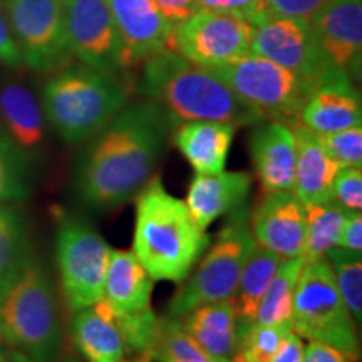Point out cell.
Masks as SVG:
<instances>
[{
  "label": "cell",
  "mask_w": 362,
  "mask_h": 362,
  "mask_svg": "<svg viewBox=\"0 0 362 362\" xmlns=\"http://www.w3.org/2000/svg\"><path fill=\"white\" fill-rule=\"evenodd\" d=\"M327 61L359 78L362 57V0H327L310 17Z\"/></svg>",
  "instance_id": "cell-16"
},
{
  "label": "cell",
  "mask_w": 362,
  "mask_h": 362,
  "mask_svg": "<svg viewBox=\"0 0 362 362\" xmlns=\"http://www.w3.org/2000/svg\"><path fill=\"white\" fill-rule=\"evenodd\" d=\"M62 4L72 57L110 74L126 72L123 42L106 0H66Z\"/></svg>",
  "instance_id": "cell-13"
},
{
  "label": "cell",
  "mask_w": 362,
  "mask_h": 362,
  "mask_svg": "<svg viewBox=\"0 0 362 362\" xmlns=\"http://www.w3.org/2000/svg\"><path fill=\"white\" fill-rule=\"evenodd\" d=\"M11 362H34V361H30L29 357L21 354V352H13V354L11 356Z\"/></svg>",
  "instance_id": "cell-44"
},
{
  "label": "cell",
  "mask_w": 362,
  "mask_h": 362,
  "mask_svg": "<svg viewBox=\"0 0 362 362\" xmlns=\"http://www.w3.org/2000/svg\"><path fill=\"white\" fill-rule=\"evenodd\" d=\"M291 332V322L248 325L240 330L237 351L232 357V362H267Z\"/></svg>",
  "instance_id": "cell-32"
},
{
  "label": "cell",
  "mask_w": 362,
  "mask_h": 362,
  "mask_svg": "<svg viewBox=\"0 0 362 362\" xmlns=\"http://www.w3.org/2000/svg\"><path fill=\"white\" fill-rule=\"evenodd\" d=\"M155 4L171 25L180 24L198 8L197 0H155Z\"/></svg>",
  "instance_id": "cell-42"
},
{
  "label": "cell",
  "mask_w": 362,
  "mask_h": 362,
  "mask_svg": "<svg viewBox=\"0 0 362 362\" xmlns=\"http://www.w3.org/2000/svg\"><path fill=\"white\" fill-rule=\"evenodd\" d=\"M327 0H264L267 19L287 17V19H310Z\"/></svg>",
  "instance_id": "cell-37"
},
{
  "label": "cell",
  "mask_w": 362,
  "mask_h": 362,
  "mask_svg": "<svg viewBox=\"0 0 362 362\" xmlns=\"http://www.w3.org/2000/svg\"><path fill=\"white\" fill-rule=\"evenodd\" d=\"M208 71L265 121L285 124L298 123L307 99L315 89L309 81L253 54Z\"/></svg>",
  "instance_id": "cell-8"
},
{
  "label": "cell",
  "mask_w": 362,
  "mask_h": 362,
  "mask_svg": "<svg viewBox=\"0 0 362 362\" xmlns=\"http://www.w3.org/2000/svg\"><path fill=\"white\" fill-rule=\"evenodd\" d=\"M62 362H81V361L76 359V357L67 356L64 357V361ZM119 362H153V359L151 356H149V352H138V354H131L128 357H124V359Z\"/></svg>",
  "instance_id": "cell-43"
},
{
  "label": "cell",
  "mask_w": 362,
  "mask_h": 362,
  "mask_svg": "<svg viewBox=\"0 0 362 362\" xmlns=\"http://www.w3.org/2000/svg\"><path fill=\"white\" fill-rule=\"evenodd\" d=\"M178 320L185 332L208 354L232 362L240 337L233 298L200 305Z\"/></svg>",
  "instance_id": "cell-24"
},
{
  "label": "cell",
  "mask_w": 362,
  "mask_h": 362,
  "mask_svg": "<svg viewBox=\"0 0 362 362\" xmlns=\"http://www.w3.org/2000/svg\"><path fill=\"white\" fill-rule=\"evenodd\" d=\"M148 352L153 362H230L208 354L185 332L180 320L170 315L158 317Z\"/></svg>",
  "instance_id": "cell-28"
},
{
  "label": "cell",
  "mask_w": 362,
  "mask_h": 362,
  "mask_svg": "<svg viewBox=\"0 0 362 362\" xmlns=\"http://www.w3.org/2000/svg\"><path fill=\"white\" fill-rule=\"evenodd\" d=\"M69 334L84 362H119L131 356L116 312L104 297L72 314Z\"/></svg>",
  "instance_id": "cell-19"
},
{
  "label": "cell",
  "mask_w": 362,
  "mask_h": 362,
  "mask_svg": "<svg viewBox=\"0 0 362 362\" xmlns=\"http://www.w3.org/2000/svg\"><path fill=\"white\" fill-rule=\"evenodd\" d=\"M298 123L315 134L361 126L362 104L354 79L342 69L330 71L312 90Z\"/></svg>",
  "instance_id": "cell-17"
},
{
  "label": "cell",
  "mask_w": 362,
  "mask_h": 362,
  "mask_svg": "<svg viewBox=\"0 0 362 362\" xmlns=\"http://www.w3.org/2000/svg\"><path fill=\"white\" fill-rule=\"evenodd\" d=\"M253 25L226 13L197 8L173 25L170 49L194 64L220 67L250 54Z\"/></svg>",
  "instance_id": "cell-11"
},
{
  "label": "cell",
  "mask_w": 362,
  "mask_h": 362,
  "mask_svg": "<svg viewBox=\"0 0 362 362\" xmlns=\"http://www.w3.org/2000/svg\"><path fill=\"white\" fill-rule=\"evenodd\" d=\"M250 158L264 192H292L296 181V136L292 126L262 121L250 134Z\"/></svg>",
  "instance_id": "cell-18"
},
{
  "label": "cell",
  "mask_w": 362,
  "mask_h": 362,
  "mask_svg": "<svg viewBox=\"0 0 362 362\" xmlns=\"http://www.w3.org/2000/svg\"><path fill=\"white\" fill-rule=\"evenodd\" d=\"M0 117L8 139L22 151H34L42 144V104L25 86L12 83L0 89Z\"/></svg>",
  "instance_id": "cell-25"
},
{
  "label": "cell",
  "mask_w": 362,
  "mask_h": 362,
  "mask_svg": "<svg viewBox=\"0 0 362 362\" xmlns=\"http://www.w3.org/2000/svg\"><path fill=\"white\" fill-rule=\"evenodd\" d=\"M291 324L302 339L329 344L359 361L357 322L339 292L325 257L302 267L293 292Z\"/></svg>",
  "instance_id": "cell-7"
},
{
  "label": "cell",
  "mask_w": 362,
  "mask_h": 362,
  "mask_svg": "<svg viewBox=\"0 0 362 362\" xmlns=\"http://www.w3.org/2000/svg\"><path fill=\"white\" fill-rule=\"evenodd\" d=\"M253 247L255 240L250 232V210L245 203L228 215L203 253L200 264L180 284L178 291L171 297L166 315L180 319L200 305L233 298Z\"/></svg>",
  "instance_id": "cell-6"
},
{
  "label": "cell",
  "mask_w": 362,
  "mask_h": 362,
  "mask_svg": "<svg viewBox=\"0 0 362 362\" xmlns=\"http://www.w3.org/2000/svg\"><path fill=\"white\" fill-rule=\"evenodd\" d=\"M0 339L34 362H52L62 341L52 280L29 259L0 291Z\"/></svg>",
  "instance_id": "cell-5"
},
{
  "label": "cell",
  "mask_w": 362,
  "mask_h": 362,
  "mask_svg": "<svg viewBox=\"0 0 362 362\" xmlns=\"http://www.w3.org/2000/svg\"><path fill=\"white\" fill-rule=\"evenodd\" d=\"M250 232L257 245L282 259L300 257L305 240V205L293 192H265L250 210Z\"/></svg>",
  "instance_id": "cell-14"
},
{
  "label": "cell",
  "mask_w": 362,
  "mask_h": 362,
  "mask_svg": "<svg viewBox=\"0 0 362 362\" xmlns=\"http://www.w3.org/2000/svg\"><path fill=\"white\" fill-rule=\"evenodd\" d=\"M304 339L292 330V332L284 339V342L280 344V347L275 351V354L267 362H304Z\"/></svg>",
  "instance_id": "cell-41"
},
{
  "label": "cell",
  "mask_w": 362,
  "mask_h": 362,
  "mask_svg": "<svg viewBox=\"0 0 362 362\" xmlns=\"http://www.w3.org/2000/svg\"><path fill=\"white\" fill-rule=\"evenodd\" d=\"M123 74L81 64L54 72L42 90L44 116L67 144L93 139L129 103Z\"/></svg>",
  "instance_id": "cell-4"
},
{
  "label": "cell",
  "mask_w": 362,
  "mask_h": 362,
  "mask_svg": "<svg viewBox=\"0 0 362 362\" xmlns=\"http://www.w3.org/2000/svg\"><path fill=\"white\" fill-rule=\"evenodd\" d=\"M235 131L220 121H188L175 129L173 143L198 175H216L225 171Z\"/></svg>",
  "instance_id": "cell-23"
},
{
  "label": "cell",
  "mask_w": 362,
  "mask_h": 362,
  "mask_svg": "<svg viewBox=\"0 0 362 362\" xmlns=\"http://www.w3.org/2000/svg\"><path fill=\"white\" fill-rule=\"evenodd\" d=\"M0 62L11 67H19L22 64V56L13 39L7 16L0 7Z\"/></svg>",
  "instance_id": "cell-38"
},
{
  "label": "cell",
  "mask_w": 362,
  "mask_h": 362,
  "mask_svg": "<svg viewBox=\"0 0 362 362\" xmlns=\"http://www.w3.org/2000/svg\"><path fill=\"white\" fill-rule=\"evenodd\" d=\"M325 259L334 272L337 288L357 325L362 320V253L334 247Z\"/></svg>",
  "instance_id": "cell-30"
},
{
  "label": "cell",
  "mask_w": 362,
  "mask_h": 362,
  "mask_svg": "<svg viewBox=\"0 0 362 362\" xmlns=\"http://www.w3.org/2000/svg\"><path fill=\"white\" fill-rule=\"evenodd\" d=\"M6 16L22 62L30 69L47 74L71 64L61 0H6Z\"/></svg>",
  "instance_id": "cell-10"
},
{
  "label": "cell",
  "mask_w": 362,
  "mask_h": 362,
  "mask_svg": "<svg viewBox=\"0 0 362 362\" xmlns=\"http://www.w3.org/2000/svg\"><path fill=\"white\" fill-rule=\"evenodd\" d=\"M334 202L349 211L362 210L361 168H341L334 180Z\"/></svg>",
  "instance_id": "cell-36"
},
{
  "label": "cell",
  "mask_w": 362,
  "mask_h": 362,
  "mask_svg": "<svg viewBox=\"0 0 362 362\" xmlns=\"http://www.w3.org/2000/svg\"><path fill=\"white\" fill-rule=\"evenodd\" d=\"M136 90L156 103L175 126L188 121H220L235 128L265 121L206 67L165 49L144 62Z\"/></svg>",
  "instance_id": "cell-2"
},
{
  "label": "cell",
  "mask_w": 362,
  "mask_h": 362,
  "mask_svg": "<svg viewBox=\"0 0 362 362\" xmlns=\"http://www.w3.org/2000/svg\"><path fill=\"white\" fill-rule=\"evenodd\" d=\"M282 260V257L269 248L257 245V243L253 247L240 275L237 293L233 297L238 317V334L242 329L255 324L257 309H259L262 297Z\"/></svg>",
  "instance_id": "cell-26"
},
{
  "label": "cell",
  "mask_w": 362,
  "mask_h": 362,
  "mask_svg": "<svg viewBox=\"0 0 362 362\" xmlns=\"http://www.w3.org/2000/svg\"><path fill=\"white\" fill-rule=\"evenodd\" d=\"M349 210L337 202L305 206V240L300 259L304 264L320 260L339 245V238Z\"/></svg>",
  "instance_id": "cell-27"
},
{
  "label": "cell",
  "mask_w": 362,
  "mask_h": 362,
  "mask_svg": "<svg viewBox=\"0 0 362 362\" xmlns=\"http://www.w3.org/2000/svg\"><path fill=\"white\" fill-rule=\"evenodd\" d=\"M124 51L126 71L170 49L173 25L155 0H106Z\"/></svg>",
  "instance_id": "cell-15"
},
{
  "label": "cell",
  "mask_w": 362,
  "mask_h": 362,
  "mask_svg": "<svg viewBox=\"0 0 362 362\" xmlns=\"http://www.w3.org/2000/svg\"><path fill=\"white\" fill-rule=\"evenodd\" d=\"M173 123L156 103H128L89 139L78 165L81 198L94 210H112L136 198L155 176Z\"/></svg>",
  "instance_id": "cell-1"
},
{
  "label": "cell",
  "mask_w": 362,
  "mask_h": 362,
  "mask_svg": "<svg viewBox=\"0 0 362 362\" xmlns=\"http://www.w3.org/2000/svg\"><path fill=\"white\" fill-rule=\"evenodd\" d=\"M302 267H304V262L300 257L282 260L279 270L275 272L274 279L267 287L264 297H262L259 309H257L255 324L274 325L291 322L293 292H296Z\"/></svg>",
  "instance_id": "cell-29"
},
{
  "label": "cell",
  "mask_w": 362,
  "mask_h": 362,
  "mask_svg": "<svg viewBox=\"0 0 362 362\" xmlns=\"http://www.w3.org/2000/svg\"><path fill=\"white\" fill-rule=\"evenodd\" d=\"M110 252L106 240L86 220L79 216L61 220L56 259L66 305L72 314L104 297Z\"/></svg>",
  "instance_id": "cell-9"
},
{
  "label": "cell",
  "mask_w": 362,
  "mask_h": 362,
  "mask_svg": "<svg viewBox=\"0 0 362 362\" xmlns=\"http://www.w3.org/2000/svg\"><path fill=\"white\" fill-rule=\"evenodd\" d=\"M61 2H66V0H61Z\"/></svg>",
  "instance_id": "cell-45"
},
{
  "label": "cell",
  "mask_w": 362,
  "mask_h": 362,
  "mask_svg": "<svg viewBox=\"0 0 362 362\" xmlns=\"http://www.w3.org/2000/svg\"><path fill=\"white\" fill-rule=\"evenodd\" d=\"M352 252H362V215L361 211H349L339 238V245Z\"/></svg>",
  "instance_id": "cell-40"
},
{
  "label": "cell",
  "mask_w": 362,
  "mask_h": 362,
  "mask_svg": "<svg viewBox=\"0 0 362 362\" xmlns=\"http://www.w3.org/2000/svg\"><path fill=\"white\" fill-rule=\"evenodd\" d=\"M17 151L19 148L6 136L0 134V206L4 203L19 200L25 194Z\"/></svg>",
  "instance_id": "cell-34"
},
{
  "label": "cell",
  "mask_w": 362,
  "mask_h": 362,
  "mask_svg": "<svg viewBox=\"0 0 362 362\" xmlns=\"http://www.w3.org/2000/svg\"><path fill=\"white\" fill-rule=\"evenodd\" d=\"M155 280L131 250L111 248L104 279V298L117 315H139L151 312Z\"/></svg>",
  "instance_id": "cell-22"
},
{
  "label": "cell",
  "mask_w": 362,
  "mask_h": 362,
  "mask_svg": "<svg viewBox=\"0 0 362 362\" xmlns=\"http://www.w3.org/2000/svg\"><path fill=\"white\" fill-rule=\"evenodd\" d=\"M27 257L25 232L19 215L0 206V291L19 274Z\"/></svg>",
  "instance_id": "cell-31"
},
{
  "label": "cell",
  "mask_w": 362,
  "mask_h": 362,
  "mask_svg": "<svg viewBox=\"0 0 362 362\" xmlns=\"http://www.w3.org/2000/svg\"><path fill=\"white\" fill-rule=\"evenodd\" d=\"M317 136L341 168H362V126Z\"/></svg>",
  "instance_id": "cell-33"
},
{
  "label": "cell",
  "mask_w": 362,
  "mask_h": 362,
  "mask_svg": "<svg viewBox=\"0 0 362 362\" xmlns=\"http://www.w3.org/2000/svg\"><path fill=\"white\" fill-rule=\"evenodd\" d=\"M304 362H359L354 357L346 354L337 347L329 346V344L309 341L305 344Z\"/></svg>",
  "instance_id": "cell-39"
},
{
  "label": "cell",
  "mask_w": 362,
  "mask_h": 362,
  "mask_svg": "<svg viewBox=\"0 0 362 362\" xmlns=\"http://www.w3.org/2000/svg\"><path fill=\"white\" fill-rule=\"evenodd\" d=\"M252 176L247 171H221L216 175H194L188 187L187 203L194 223L208 230L220 216L230 215L247 203Z\"/></svg>",
  "instance_id": "cell-20"
},
{
  "label": "cell",
  "mask_w": 362,
  "mask_h": 362,
  "mask_svg": "<svg viewBox=\"0 0 362 362\" xmlns=\"http://www.w3.org/2000/svg\"><path fill=\"white\" fill-rule=\"evenodd\" d=\"M198 8H206L250 22L252 25L267 19L264 0H197Z\"/></svg>",
  "instance_id": "cell-35"
},
{
  "label": "cell",
  "mask_w": 362,
  "mask_h": 362,
  "mask_svg": "<svg viewBox=\"0 0 362 362\" xmlns=\"http://www.w3.org/2000/svg\"><path fill=\"white\" fill-rule=\"evenodd\" d=\"M291 126L297 149L296 181L292 192L305 206L332 202L334 180L341 166L327 155L319 136L300 123Z\"/></svg>",
  "instance_id": "cell-21"
},
{
  "label": "cell",
  "mask_w": 362,
  "mask_h": 362,
  "mask_svg": "<svg viewBox=\"0 0 362 362\" xmlns=\"http://www.w3.org/2000/svg\"><path fill=\"white\" fill-rule=\"evenodd\" d=\"M250 54L275 62L317 86L334 67L320 49L310 19L270 17L253 25Z\"/></svg>",
  "instance_id": "cell-12"
},
{
  "label": "cell",
  "mask_w": 362,
  "mask_h": 362,
  "mask_svg": "<svg viewBox=\"0 0 362 362\" xmlns=\"http://www.w3.org/2000/svg\"><path fill=\"white\" fill-rule=\"evenodd\" d=\"M133 248L155 282L181 284L210 245L211 235L194 223L187 203L153 176L136 194Z\"/></svg>",
  "instance_id": "cell-3"
}]
</instances>
